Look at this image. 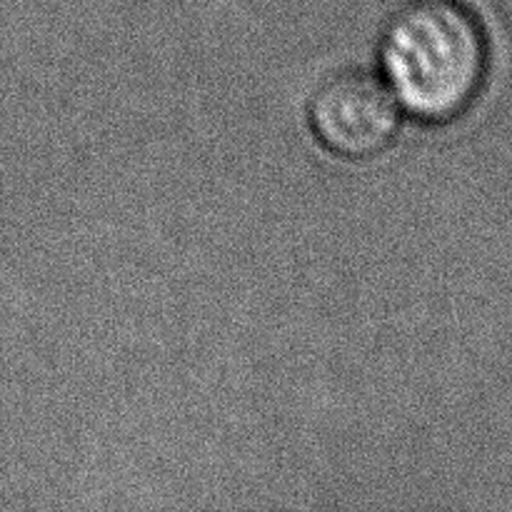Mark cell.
I'll list each match as a JSON object with an SVG mask.
<instances>
[{
    "label": "cell",
    "instance_id": "obj_1",
    "mask_svg": "<svg viewBox=\"0 0 512 512\" xmlns=\"http://www.w3.org/2000/svg\"><path fill=\"white\" fill-rule=\"evenodd\" d=\"M380 68L410 118L448 125L483 93L490 70L488 30L460 0H410L385 23Z\"/></svg>",
    "mask_w": 512,
    "mask_h": 512
},
{
    "label": "cell",
    "instance_id": "obj_2",
    "mask_svg": "<svg viewBox=\"0 0 512 512\" xmlns=\"http://www.w3.org/2000/svg\"><path fill=\"white\" fill-rule=\"evenodd\" d=\"M308 123L330 153L368 160L385 153L398 138L400 105L383 78L365 68H345L315 85Z\"/></svg>",
    "mask_w": 512,
    "mask_h": 512
}]
</instances>
